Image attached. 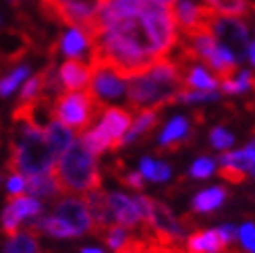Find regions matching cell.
Listing matches in <instances>:
<instances>
[{
  "label": "cell",
  "instance_id": "obj_13",
  "mask_svg": "<svg viewBox=\"0 0 255 253\" xmlns=\"http://www.w3.org/2000/svg\"><path fill=\"white\" fill-rule=\"evenodd\" d=\"M185 253H224L228 245L222 241L218 231H195L187 237L183 245Z\"/></svg>",
  "mask_w": 255,
  "mask_h": 253
},
{
  "label": "cell",
  "instance_id": "obj_8",
  "mask_svg": "<svg viewBox=\"0 0 255 253\" xmlns=\"http://www.w3.org/2000/svg\"><path fill=\"white\" fill-rule=\"evenodd\" d=\"M89 71H92V77H89V85L87 92L92 94L98 102L104 106L106 102H112V100H119L127 85L121 77H117L108 67L98 65V62H89Z\"/></svg>",
  "mask_w": 255,
  "mask_h": 253
},
{
  "label": "cell",
  "instance_id": "obj_25",
  "mask_svg": "<svg viewBox=\"0 0 255 253\" xmlns=\"http://www.w3.org/2000/svg\"><path fill=\"white\" fill-rule=\"evenodd\" d=\"M29 75V69L27 67H15L6 77L0 79V96H10L12 92L19 87V83Z\"/></svg>",
  "mask_w": 255,
  "mask_h": 253
},
{
  "label": "cell",
  "instance_id": "obj_27",
  "mask_svg": "<svg viewBox=\"0 0 255 253\" xmlns=\"http://www.w3.org/2000/svg\"><path fill=\"white\" fill-rule=\"evenodd\" d=\"M102 237H104V243H106L112 251H119V249L127 243V239H129L131 235L127 233L125 229H121V226L114 224V226H110V229H108L104 235H102Z\"/></svg>",
  "mask_w": 255,
  "mask_h": 253
},
{
  "label": "cell",
  "instance_id": "obj_23",
  "mask_svg": "<svg viewBox=\"0 0 255 253\" xmlns=\"http://www.w3.org/2000/svg\"><path fill=\"white\" fill-rule=\"evenodd\" d=\"M4 253H40V245H37V239L31 233L19 231L17 235L8 237Z\"/></svg>",
  "mask_w": 255,
  "mask_h": 253
},
{
  "label": "cell",
  "instance_id": "obj_38",
  "mask_svg": "<svg viewBox=\"0 0 255 253\" xmlns=\"http://www.w3.org/2000/svg\"><path fill=\"white\" fill-rule=\"evenodd\" d=\"M81 253H104V251L96 249V247H85V249H81Z\"/></svg>",
  "mask_w": 255,
  "mask_h": 253
},
{
  "label": "cell",
  "instance_id": "obj_12",
  "mask_svg": "<svg viewBox=\"0 0 255 253\" xmlns=\"http://www.w3.org/2000/svg\"><path fill=\"white\" fill-rule=\"evenodd\" d=\"M89 77H92V71L89 65H85L79 58H69L58 67V79L62 90L67 92H83L89 85Z\"/></svg>",
  "mask_w": 255,
  "mask_h": 253
},
{
  "label": "cell",
  "instance_id": "obj_31",
  "mask_svg": "<svg viewBox=\"0 0 255 253\" xmlns=\"http://www.w3.org/2000/svg\"><path fill=\"white\" fill-rule=\"evenodd\" d=\"M255 226H253V222H245L243 226H241V231H239V241H241V245H243V249H245V253H253V249H255Z\"/></svg>",
  "mask_w": 255,
  "mask_h": 253
},
{
  "label": "cell",
  "instance_id": "obj_32",
  "mask_svg": "<svg viewBox=\"0 0 255 253\" xmlns=\"http://www.w3.org/2000/svg\"><path fill=\"white\" fill-rule=\"evenodd\" d=\"M117 176L121 179V183H123V185L131 187V189H141V187H143V176H141V172H139V170L121 172V174H117Z\"/></svg>",
  "mask_w": 255,
  "mask_h": 253
},
{
  "label": "cell",
  "instance_id": "obj_37",
  "mask_svg": "<svg viewBox=\"0 0 255 253\" xmlns=\"http://www.w3.org/2000/svg\"><path fill=\"white\" fill-rule=\"evenodd\" d=\"M218 231V235L222 237V241L231 247L233 243H235V239H237V231H235V226H231V224H224V226H220V229H216Z\"/></svg>",
  "mask_w": 255,
  "mask_h": 253
},
{
  "label": "cell",
  "instance_id": "obj_24",
  "mask_svg": "<svg viewBox=\"0 0 255 253\" xmlns=\"http://www.w3.org/2000/svg\"><path fill=\"white\" fill-rule=\"evenodd\" d=\"M139 172H141L143 179H149L154 183H164L170 179V166L164 162L151 160V158H141L139 162Z\"/></svg>",
  "mask_w": 255,
  "mask_h": 253
},
{
  "label": "cell",
  "instance_id": "obj_9",
  "mask_svg": "<svg viewBox=\"0 0 255 253\" xmlns=\"http://www.w3.org/2000/svg\"><path fill=\"white\" fill-rule=\"evenodd\" d=\"M108 206L112 212L114 224L125 231H139L141 239L145 237V224L141 218V212L137 208L135 197H129L125 193H108Z\"/></svg>",
  "mask_w": 255,
  "mask_h": 253
},
{
  "label": "cell",
  "instance_id": "obj_35",
  "mask_svg": "<svg viewBox=\"0 0 255 253\" xmlns=\"http://www.w3.org/2000/svg\"><path fill=\"white\" fill-rule=\"evenodd\" d=\"M233 81H235V90H237V94L249 92L251 87H253V73H251L249 69H245V71H241V73H239V77L233 79Z\"/></svg>",
  "mask_w": 255,
  "mask_h": 253
},
{
  "label": "cell",
  "instance_id": "obj_16",
  "mask_svg": "<svg viewBox=\"0 0 255 253\" xmlns=\"http://www.w3.org/2000/svg\"><path fill=\"white\" fill-rule=\"evenodd\" d=\"M25 191L31 193V197L35 199H54L60 195L58 187L54 183V176L50 172L25 176Z\"/></svg>",
  "mask_w": 255,
  "mask_h": 253
},
{
  "label": "cell",
  "instance_id": "obj_29",
  "mask_svg": "<svg viewBox=\"0 0 255 253\" xmlns=\"http://www.w3.org/2000/svg\"><path fill=\"white\" fill-rule=\"evenodd\" d=\"M40 96H44V92H42V79H40V75H35V77L25 81V85L21 87V102H31V100L40 98Z\"/></svg>",
  "mask_w": 255,
  "mask_h": 253
},
{
  "label": "cell",
  "instance_id": "obj_30",
  "mask_svg": "<svg viewBox=\"0 0 255 253\" xmlns=\"http://www.w3.org/2000/svg\"><path fill=\"white\" fill-rule=\"evenodd\" d=\"M210 141H212V145L216 147V149H231L233 147V143H235V137L228 133L226 129H222V126H216V129H212V133H210Z\"/></svg>",
  "mask_w": 255,
  "mask_h": 253
},
{
  "label": "cell",
  "instance_id": "obj_15",
  "mask_svg": "<svg viewBox=\"0 0 255 253\" xmlns=\"http://www.w3.org/2000/svg\"><path fill=\"white\" fill-rule=\"evenodd\" d=\"M158 125H160V112L158 110H141V112H137V115L133 117V123L129 126V131H127L125 137H123L121 145L131 143V141H135L137 137L154 131Z\"/></svg>",
  "mask_w": 255,
  "mask_h": 253
},
{
  "label": "cell",
  "instance_id": "obj_6",
  "mask_svg": "<svg viewBox=\"0 0 255 253\" xmlns=\"http://www.w3.org/2000/svg\"><path fill=\"white\" fill-rule=\"evenodd\" d=\"M208 29H210L214 40L224 50L231 52V56L237 60V65L247 60V48H249L251 40H249L247 23L243 19L212 12L210 19H208Z\"/></svg>",
  "mask_w": 255,
  "mask_h": 253
},
{
  "label": "cell",
  "instance_id": "obj_34",
  "mask_svg": "<svg viewBox=\"0 0 255 253\" xmlns=\"http://www.w3.org/2000/svg\"><path fill=\"white\" fill-rule=\"evenodd\" d=\"M218 172H220V176H222L224 181L233 183V185H239V183H243V181L247 179L245 172H241V170H237V168H233V166H222V164H220Z\"/></svg>",
  "mask_w": 255,
  "mask_h": 253
},
{
  "label": "cell",
  "instance_id": "obj_39",
  "mask_svg": "<svg viewBox=\"0 0 255 253\" xmlns=\"http://www.w3.org/2000/svg\"><path fill=\"white\" fill-rule=\"evenodd\" d=\"M12 2H21V0H12Z\"/></svg>",
  "mask_w": 255,
  "mask_h": 253
},
{
  "label": "cell",
  "instance_id": "obj_33",
  "mask_svg": "<svg viewBox=\"0 0 255 253\" xmlns=\"http://www.w3.org/2000/svg\"><path fill=\"white\" fill-rule=\"evenodd\" d=\"M145 253H185V249L178 245H162V243H156V241H151V239H147Z\"/></svg>",
  "mask_w": 255,
  "mask_h": 253
},
{
  "label": "cell",
  "instance_id": "obj_7",
  "mask_svg": "<svg viewBox=\"0 0 255 253\" xmlns=\"http://www.w3.org/2000/svg\"><path fill=\"white\" fill-rule=\"evenodd\" d=\"M50 216L65 224L75 237L92 233V218H89V212L83 204V199L75 197V195H69L65 199L56 201V206H54Z\"/></svg>",
  "mask_w": 255,
  "mask_h": 253
},
{
  "label": "cell",
  "instance_id": "obj_11",
  "mask_svg": "<svg viewBox=\"0 0 255 253\" xmlns=\"http://www.w3.org/2000/svg\"><path fill=\"white\" fill-rule=\"evenodd\" d=\"M83 204L89 212V218H92V233L102 237L110 226H114V218H112V212H110V206H108V191L98 187V189H94V191L85 193Z\"/></svg>",
  "mask_w": 255,
  "mask_h": 253
},
{
  "label": "cell",
  "instance_id": "obj_22",
  "mask_svg": "<svg viewBox=\"0 0 255 253\" xmlns=\"http://www.w3.org/2000/svg\"><path fill=\"white\" fill-rule=\"evenodd\" d=\"M12 214L23 220V218H35L42 214V204L37 201L35 197H27V195H17V197H8V204H6Z\"/></svg>",
  "mask_w": 255,
  "mask_h": 253
},
{
  "label": "cell",
  "instance_id": "obj_3",
  "mask_svg": "<svg viewBox=\"0 0 255 253\" xmlns=\"http://www.w3.org/2000/svg\"><path fill=\"white\" fill-rule=\"evenodd\" d=\"M54 164V154L50 149L42 129H33L27 125H19V133L10 141V156L6 168L12 174L33 176L50 172Z\"/></svg>",
  "mask_w": 255,
  "mask_h": 253
},
{
  "label": "cell",
  "instance_id": "obj_36",
  "mask_svg": "<svg viewBox=\"0 0 255 253\" xmlns=\"http://www.w3.org/2000/svg\"><path fill=\"white\" fill-rule=\"evenodd\" d=\"M8 197H17L25 193V176L23 174H10V179L6 183Z\"/></svg>",
  "mask_w": 255,
  "mask_h": 253
},
{
  "label": "cell",
  "instance_id": "obj_40",
  "mask_svg": "<svg viewBox=\"0 0 255 253\" xmlns=\"http://www.w3.org/2000/svg\"><path fill=\"white\" fill-rule=\"evenodd\" d=\"M247 2H249V0H247Z\"/></svg>",
  "mask_w": 255,
  "mask_h": 253
},
{
  "label": "cell",
  "instance_id": "obj_2",
  "mask_svg": "<svg viewBox=\"0 0 255 253\" xmlns=\"http://www.w3.org/2000/svg\"><path fill=\"white\" fill-rule=\"evenodd\" d=\"M50 174L60 193H89L102 187V174L98 168L96 156L79 139H73L71 145L54 160Z\"/></svg>",
  "mask_w": 255,
  "mask_h": 253
},
{
  "label": "cell",
  "instance_id": "obj_1",
  "mask_svg": "<svg viewBox=\"0 0 255 253\" xmlns=\"http://www.w3.org/2000/svg\"><path fill=\"white\" fill-rule=\"evenodd\" d=\"M183 90L181 75L170 58L156 60L145 73L137 75L127 83V100L137 112L160 110L162 106L176 102L178 92Z\"/></svg>",
  "mask_w": 255,
  "mask_h": 253
},
{
  "label": "cell",
  "instance_id": "obj_4",
  "mask_svg": "<svg viewBox=\"0 0 255 253\" xmlns=\"http://www.w3.org/2000/svg\"><path fill=\"white\" fill-rule=\"evenodd\" d=\"M102 110H104V106H102L87 90L62 92L52 102L54 119L60 125H65L67 129L79 133V135H83L89 126L94 125V121L102 115Z\"/></svg>",
  "mask_w": 255,
  "mask_h": 253
},
{
  "label": "cell",
  "instance_id": "obj_10",
  "mask_svg": "<svg viewBox=\"0 0 255 253\" xmlns=\"http://www.w3.org/2000/svg\"><path fill=\"white\" fill-rule=\"evenodd\" d=\"M100 117H102V121L96 126V129L100 131V135L108 141L110 149L121 147L123 137H125L127 131H129V126L133 123V115L125 108H106Z\"/></svg>",
  "mask_w": 255,
  "mask_h": 253
},
{
  "label": "cell",
  "instance_id": "obj_17",
  "mask_svg": "<svg viewBox=\"0 0 255 253\" xmlns=\"http://www.w3.org/2000/svg\"><path fill=\"white\" fill-rule=\"evenodd\" d=\"M44 135H46V141H48L50 149H52V154H54V160L71 145V141L75 139L73 137V131L67 129L65 125H60L56 119L44 129Z\"/></svg>",
  "mask_w": 255,
  "mask_h": 253
},
{
  "label": "cell",
  "instance_id": "obj_18",
  "mask_svg": "<svg viewBox=\"0 0 255 253\" xmlns=\"http://www.w3.org/2000/svg\"><path fill=\"white\" fill-rule=\"evenodd\" d=\"M226 199V189L224 187H210L206 191H201L193 197L191 206H193V212L197 214H212L216 212Z\"/></svg>",
  "mask_w": 255,
  "mask_h": 253
},
{
  "label": "cell",
  "instance_id": "obj_26",
  "mask_svg": "<svg viewBox=\"0 0 255 253\" xmlns=\"http://www.w3.org/2000/svg\"><path fill=\"white\" fill-rule=\"evenodd\" d=\"M220 98L218 90L214 92H195V90H181L176 96L178 102H185V104H195V102H216Z\"/></svg>",
  "mask_w": 255,
  "mask_h": 253
},
{
  "label": "cell",
  "instance_id": "obj_14",
  "mask_svg": "<svg viewBox=\"0 0 255 253\" xmlns=\"http://www.w3.org/2000/svg\"><path fill=\"white\" fill-rule=\"evenodd\" d=\"M189 135H191L189 121L185 117H174L160 135V147L166 151H176L178 147H183Z\"/></svg>",
  "mask_w": 255,
  "mask_h": 253
},
{
  "label": "cell",
  "instance_id": "obj_28",
  "mask_svg": "<svg viewBox=\"0 0 255 253\" xmlns=\"http://www.w3.org/2000/svg\"><path fill=\"white\" fill-rule=\"evenodd\" d=\"M216 170V162L212 158H197L193 164H191L189 168V174L193 176V179H208V176H212Z\"/></svg>",
  "mask_w": 255,
  "mask_h": 253
},
{
  "label": "cell",
  "instance_id": "obj_19",
  "mask_svg": "<svg viewBox=\"0 0 255 253\" xmlns=\"http://www.w3.org/2000/svg\"><path fill=\"white\" fill-rule=\"evenodd\" d=\"M253 160H255V151H253V141L247 143L243 149L237 151H224L220 156V164L222 166H233L241 172H245L247 176L253 174Z\"/></svg>",
  "mask_w": 255,
  "mask_h": 253
},
{
  "label": "cell",
  "instance_id": "obj_5",
  "mask_svg": "<svg viewBox=\"0 0 255 253\" xmlns=\"http://www.w3.org/2000/svg\"><path fill=\"white\" fill-rule=\"evenodd\" d=\"M102 4L104 0H42L48 17L79 29L85 37L92 35Z\"/></svg>",
  "mask_w": 255,
  "mask_h": 253
},
{
  "label": "cell",
  "instance_id": "obj_20",
  "mask_svg": "<svg viewBox=\"0 0 255 253\" xmlns=\"http://www.w3.org/2000/svg\"><path fill=\"white\" fill-rule=\"evenodd\" d=\"M87 46H89L87 37L79 29H75V27H69L65 31V35L60 37V42H58V48H60L62 54L69 56V58H79V60L85 54Z\"/></svg>",
  "mask_w": 255,
  "mask_h": 253
},
{
  "label": "cell",
  "instance_id": "obj_21",
  "mask_svg": "<svg viewBox=\"0 0 255 253\" xmlns=\"http://www.w3.org/2000/svg\"><path fill=\"white\" fill-rule=\"evenodd\" d=\"M203 6H208L214 12H222L226 17H247L251 6L247 0H203Z\"/></svg>",
  "mask_w": 255,
  "mask_h": 253
}]
</instances>
